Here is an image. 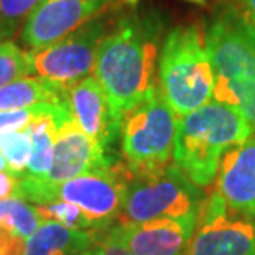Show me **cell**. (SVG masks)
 Listing matches in <instances>:
<instances>
[{
	"mask_svg": "<svg viewBox=\"0 0 255 255\" xmlns=\"http://www.w3.org/2000/svg\"><path fill=\"white\" fill-rule=\"evenodd\" d=\"M159 32L152 18L128 17L101 40L95 76L120 120L157 86Z\"/></svg>",
	"mask_w": 255,
	"mask_h": 255,
	"instance_id": "1",
	"label": "cell"
},
{
	"mask_svg": "<svg viewBox=\"0 0 255 255\" xmlns=\"http://www.w3.org/2000/svg\"><path fill=\"white\" fill-rule=\"evenodd\" d=\"M204 35L216 76L214 101L231 106L255 128V28L227 7Z\"/></svg>",
	"mask_w": 255,
	"mask_h": 255,
	"instance_id": "2",
	"label": "cell"
},
{
	"mask_svg": "<svg viewBox=\"0 0 255 255\" xmlns=\"http://www.w3.org/2000/svg\"><path fill=\"white\" fill-rule=\"evenodd\" d=\"M254 129L231 106L211 101L177 120L174 164L197 187H209L216 179L222 156L251 137Z\"/></svg>",
	"mask_w": 255,
	"mask_h": 255,
	"instance_id": "3",
	"label": "cell"
},
{
	"mask_svg": "<svg viewBox=\"0 0 255 255\" xmlns=\"http://www.w3.org/2000/svg\"><path fill=\"white\" fill-rule=\"evenodd\" d=\"M157 88L177 118L214 100L216 76L206 35L196 25L171 30L157 60Z\"/></svg>",
	"mask_w": 255,
	"mask_h": 255,
	"instance_id": "4",
	"label": "cell"
},
{
	"mask_svg": "<svg viewBox=\"0 0 255 255\" xmlns=\"http://www.w3.org/2000/svg\"><path fill=\"white\" fill-rule=\"evenodd\" d=\"M131 174L123 162L106 169L86 172L63 182H48L37 177H20L17 197L33 206L65 201L78 206L98 231H105L118 221L123 209Z\"/></svg>",
	"mask_w": 255,
	"mask_h": 255,
	"instance_id": "5",
	"label": "cell"
},
{
	"mask_svg": "<svg viewBox=\"0 0 255 255\" xmlns=\"http://www.w3.org/2000/svg\"><path fill=\"white\" fill-rule=\"evenodd\" d=\"M177 115L156 88L121 120V156L131 176L167 167L174 156Z\"/></svg>",
	"mask_w": 255,
	"mask_h": 255,
	"instance_id": "6",
	"label": "cell"
},
{
	"mask_svg": "<svg viewBox=\"0 0 255 255\" xmlns=\"http://www.w3.org/2000/svg\"><path fill=\"white\" fill-rule=\"evenodd\" d=\"M204 194L174 162L161 171L131 176L118 224L197 216Z\"/></svg>",
	"mask_w": 255,
	"mask_h": 255,
	"instance_id": "7",
	"label": "cell"
},
{
	"mask_svg": "<svg viewBox=\"0 0 255 255\" xmlns=\"http://www.w3.org/2000/svg\"><path fill=\"white\" fill-rule=\"evenodd\" d=\"M106 33V25L98 18H91L58 42L28 50L32 73L50 81L58 90H68L95 75L96 55Z\"/></svg>",
	"mask_w": 255,
	"mask_h": 255,
	"instance_id": "8",
	"label": "cell"
},
{
	"mask_svg": "<svg viewBox=\"0 0 255 255\" xmlns=\"http://www.w3.org/2000/svg\"><path fill=\"white\" fill-rule=\"evenodd\" d=\"M186 255H255V219L211 192L199 209Z\"/></svg>",
	"mask_w": 255,
	"mask_h": 255,
	"instance_id": "9",
	"label": "cell"
},
{
	"mask_svg": "<svg viewBox=\"0 0 255 255\" xmlns=\"http://www.w3.org/2000/svg\"><path fill=\"white\" fill-rule=\"evenodd\" d=\"M110 152L73 123L66 103L57 116V136L47 174L48 182H63L76 176L116 164Z\"/></svg>",
	"mask_w": 255,
	"mask_h": 255,
	"instance_id": "10",
	"label": "cell"
},
{
	"mask_svg": "<svg viewBox=\"0 0 255 255\" xmlns=\"http://www.w3.org/2000/svg\"><path fill=\"white\" fill-rule=\"evenodd\" d=\"M103 0H42L22 25V43L30 50L58 42L93 18Z\"/></svg>",
	"mask_w": 255,
	"mask_h": 255,
	"instance_id": "11",
	"label": "cell"
},
{
	"mask_svg": "<svg viewBox=\"0 0 255 255\" xmlns=\"http://www.w3.org/2000/svg\"><path fill=\"white\" fill-rule=\"evenodd\" d=\"M197 216L166 217L111 226V234L132 255H186Z\"/></svg>",
	"mask_w": 255,
	"mask_h": 255,
	"instance_id": "12",
	"label": "cell"
},
{
	"mask_svg": "<svg viewBox=\"0 0 255 255\" xmlns=\"http://www.w3.org/2000/svg\"><path fill=\"white\" fill-rule=\"evenodd\" d=\"M63 100L73 123L86 136L110 151L120 136L121 120L113 113L108 96L96 76L91 75L65 90Z\"/></svg>",
	"mask_w": 255,
	"mask_h": 255,
	"instance_id": "13",
	"label": "cell"
},
{
	"mask_svg": "<svg viewBox=\"0 0 255 255\" xmlns=\"http://www.w3.org/2000/svg\"><path fill=\"white\" fill-rule=\"evenodd\" d=\"M214 181L229 207L255 219V134L222 156Z\"/></svg>",
	"mask_w": 255,
	"mask_h": 255,
	"instance_id": "14",
	"label": "cell"
},
{
	"mask_svg": "<svg viewBox=\"0 0 255 255\" xmlns=\"http://www.w3.org/2000/svg\"><path fill=\"white\" fill-rule=\"evenodd\" d=\"M98 241V231H76L58 222L43 221L25 241L23 255H78Z\"/></svg>",
	"mask_w": 255,
	"mask_h": 255,
	"instance_id": "15",
	"label": "cell"
},
{
	"mask_svg": "<svg viewBox=\"0 0 255 255\" xmlns=\"http://www.w3.org/2000/svg\"><path fill=\"white\" fill-rule=\"evenodd\" d=\"M63 91L40 76H23L0 88V111L27 110L62 98Z\"/></svg>",
	"mask_w": 255,
	"mask_h": 255,
	"instance_id": "16",
	"label": "cell"
},
{
	"mask_svg": "<svg viewBox=\"0 0 255 255\" xmlns=\"http://www.w3.org/2000/svg\"><path fill=\"white\" fill-rule=\"evenodd\" d=\"M43 217L37 211V206L27 202L22 197H10L0 201V227L27 239L37 231Z\"/></svg>",
	"mask_w": 255,
	"mask_h": 255,
	"instance_id": "17",
	"label": "cell"
},
{
	"mask_svg": "<svg viewBox=\"0 0 255 255\" xmlns=\"http://www.w3.org/2000/svg\"><path fill=\"white\" fill-rule=\"evenodd\" d=\"M0 151L7 162V171L23 177L32 157V136L28 128L0 136Z\"/></svg>",
	"mask_w": 255,
	"mask_h": 255,
	"instance_id": "18",
	"label": "cell"
},
{
	"mask_svg": "<svg viewBox=\"0 0 255 255\" xmlns=\"http://www.w3.org/2000/svg\"><path fill=\"white\" fill-rule=\"evenodd\" d=\"M28 75H32L30 53L12 40H0V88Z\"/></svg>",
	"mask_w": 255,
	"mask_h": 255,
	"instance_id": "19",
	"label": "cell"
},
{
	"mask_svg": "<svg viewBox=\"0 0 255 255\" xmlns=\"http://www.w3.org/2000/svg\"><path fill=\"white\" fill-rule=\"evenodd\" d=\"M37 211L43 221H53L62 224L65 227L76 229V231H98L95 224L85 216L78 206L65 201H53L48 204H40Z\"/></svg>",
	"mask_w": 255,
	"mask_h": 255,
	"instance_id": "20",
	"label": "cell"
},
{
	"mask_svg": "<svg viewBox=\"0 0 255 255\" xmlns=\"http://www.w3.org/2000/svg\"><path fill=\"white\" fill-rule=\"evenodd\" d=\"M40 2L42 0H0V40H10Z\"/></svg>",
	"mask_w": 255,
	"mask_h": 255,
	"instance_id": "21",
	"label": "cell"
},
{
	"mask_svg": "<svg viewBox=\"0 0 255 255\" xmlns=\"http://www.w3.org/2000/svg\"><path fill=\"white\" fill-rule=\"evenodd\" d=\"M38 110H40V105L33 106V108H27V110L0 111V136L28 128L30 123L37 118Z\"/></svg>",
	"mask_w": 255,
	"mask_h": 255,
	"instance_id": "22",
	"label": "cell"
},
{
	"mask_svg": "<svg viewBox=\"0 0 255 255\" xmlns=\"http://www.w3.org/2000/svg\"><path fill=\"white\" fill-rule=\"evenodd\" d=\"M25 239L0 227V255H23Z\"/></svg>",
	"mask_w": 255,
	"mask_h": 255,
	"instance_id": "23",
	"label": "cell"
},
{
	"mask_svg": "<svg viewBox=\"0 0 255 255\" xmlns=\"http://www.w3.org/2000/svg\"><path fill=\"white\" fill-rule=\"evenodd\" d=\"M96 246H98L100 255H132L129 251H126V247L123 244L111 234L110 229L105 232V236H100V241Z\"/></svg>",
	"mask_w": 255,
	"mask_h": 255,
	"instance_id": "24",
	"label": "cell"
},
{
	"mask_svg": "<svg viewBox=\"0 0 255 255\" xmlns=\"http://www.w3.org/2000/svg\"><path fill=\"white\" fill-rule=\"evenodd\" d=\"M18 179L15 174L10 171H2L0 172V201L10 197H17V189H18Z\"/></svg>",
	"mask_w": 255,
	"mask_h": 255,
	"instance_id": "25",
	"label": "cell"
},
{
	"mask_svg": "<svg viewBox=\"0 0 255 255\" xmlns=\"http://www.w3.org/2000/svg\"><path fill=\"white\" fill-rule=\"evenodd\" d=\"M239 13L255 28V0H239Z\"/></svg>",
	"mask_w": 255,
	"mask_h": 255,
	"instance_id": "26",
	"label": "cell"
},
{
	"mask_svg": "<svg viewBox=\"0 0 255 255\" xmlns=\"http://www.w3.org/2000/svg\"><path fill=\"white\" fill-rule=\"evenodd\" d=\"M78 255H100V251H98V246H96L95 249H88V251H85V252H81Z\"/></svg>",
	"mask_w": 255,
	"mask_h": 255,
	"instance_id": "27",
	"label": "cell"
},
{
	"mask_svg": "<svg viewBox=\"0 0 255 255\" xmlns=\"http://www.w3.org/2000/svg\"><path fill=\"white\" fill-rule=\"evenodd\" d=\"M7 169V162H5V157L2 154V151H0V172Z\"/></svg>",
	"mask_w": 255,
	"mask_h": 255,
	"instance_id": "28",
	"label": "cell"
},
{
	"mask_svg": "<svg viewBox=\"0 0 255 255\" xmlns=\"http://www.w3.org/2000/svg\"><path fill=\"white\" fill-rule=\"evenodd\" d=\"M186 2H191V3H197V5H206V0H186Z\"/></svg>",
	"mask_w": 255,
	"mask_h": 255,
	"instance_id": "29",
	"label": "cell"
},
{
	"mask_svg": "<svg viewBox=\"0 0 255 255\" xmlns=\"http://www.w3.org/2000/svg\"><path fill=\"white\" fill-rule=\"evenodd\" d=\"M125 2H128L129 5H136L137 2H139V0H125Z\"/></svg>",
	"mask_w": 255,
	"mask_h": 255,
	"instance_id": "30",
	"label": "cell"
}]
</instances>
